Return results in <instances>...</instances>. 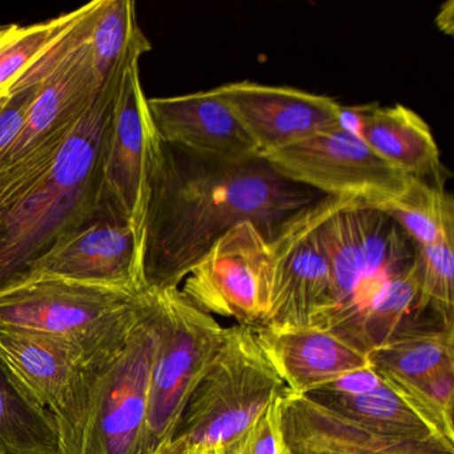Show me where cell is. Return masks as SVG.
I'll return each instance as SVG.
<instances>
[{
  "label": "cell",
  "mask_w": 454,
  "mask_h": 454,
  "mask_svg": "<svg viewBox=\"0 0 454 454\" xmlns=\"http://www.w3.org/2000/svg\"><path fill=\"white\" fill-rule=\"evenodd\" d=\"M325 196L292 182L262 155H201L160 139L151 168L142 232L147 288H179L223 235L244 222L268 241Z\"/></svg>",
  "instance_id": "1"
},
{
  "label": "cell",
  "mask_w": 454,
  "mask_h": 454,
  "mask_svg": "<svg viewBox=\"0 0 454 454\" xmlns=\"http://www.w3.org/2000/svg\"><path fill=\"white\" fill-rule=\"evenodd\" d=\"M121 76L105 84L66 142L0 169V294L20 286L58 239L99 217L100 161Z\"/></svg>",
  "instance_id": "2"
},
{
  "label": "cell",
  "mask_w": 454,
  "mask_h": 454,
  "mask_svg": "<svg viewBox=\"0 0 454 454\" xmlns=\"http://www.w3.org/2000/svg\"><path fill=\"white\" fill-rule=\"evenodd\" d=\"M321 238L332 273L326 331L365 350L361 344L364 320L398 281L413 272V243L382 209L342 198H331Z\"/></svg>",
  "instance_id": "3"
},
{
  "label": "cell",
  "mask_w": 454,
  "mask_h": 454,
  "mask_svg": "<svg viewBox=\"0 0 454 454\" xmlns=\"http://www.w3.org/2000/svg\"><path fill=\"white\" fill-rule=\"evenodd\" d=\"M145 291L34 278L0 294V328L58 337L78 350L87 365L95 366L123 347L142 309Z\"/></svg>",
  "instance_id": "4"
},
{
  "label": "cell",
  "mask_w": 454,
  "mask_h": 454,
  "mask_svg": "<svg viewBox=\"0 0 454 454\" xmlns=\"http://www.w3.org/2000/svg\"><path fill=\"white\" fill-rule=\"evenodd\" d=\"M286 392L254 328L231 326L193 387L168 448L200 445L230 451L268 403Z\"/></svg>",
  "instance_id": "5"
},
{
  "label": "cell",
  "mask_w": 454,
  "mask_h": 454,
  "mask_svg": "<svg viewBox=\"0 0 454 454\" xmlns=\"http://www.w3.org/2000/svg\"><path fill=\"white\" fill-rule=\"evenodd\" d=\"M150 289L158 345L142 454H161L171 443L185 403L216 355L227 328L196 308L180 288Z\"/></svg>",
  "instance_id": "6"
},
{
  "label": "cell",
  "mask_w": 454,
  "mask_h": 454,
  "mask_svg": "<svg viewBox=\"0 0 454 454\" xmlns=\"http://www.w3.org/2000/svg\"><path fill=\"white\" fill-rule=\"evenodd\" d=\"M0 358L54 417L63 454H91L95 385L105 361L89 366L78 350L58 337L6 328H0Z\"/></svg>",
  "instance_id": "7"
},
{
  "label": "cell",
  "mask_w": 454,
  "mask_h": 454,
  "mask_svg": "<svg viewBox=\"0 0 454 454\" xmlns=\"http://www.w3.org/2000/svg\"><path fill=\"white\" fill-rule=\"evenodd\" d=\"M286 179L332 198L353 199L382 208L408 190L413 177L390 166L341 126L265 153Z\"/></svg>",
  "instance_id": "8"
},
{
  "label": "cell",
  "mask_w": 454,
  "mask_h": 454,
  "mask_svg": "<svg viewBox=\"0 0 454 454\" xmlns=\"http://www.w3.org/2000/svg\"><path fill=\"white\" fill-rule=\"evenodd\" d=\"M156 345L155 308L147 288L123 347L98 369L91 454H142Z\"/></svg>",
  "instance_id": "9"
},
{
  "label": "cell",
  "mask_w": 454,
  "mask_h": 454,
  "mask_svg": "<svg viewBox=\"0 0 454 454\" xmlns=\"http://www.w3.org/2000/svg\"><path fill=\"white\" fill-rule=\"evenodd\" d=\"M332 196L297 212L270 241L273 280L270 310L259 326L270 329L328 328L332 273L321 224Z\"/></svg>",
  "instance_id": "10"
},
{
  "label": "cell",
  "mask_w": 454,
  "mask_h": 454,
  "mask_svg": "<svg viewBox=\"0 0 454 454\" xmlns=\"http://www.w3.org/2000/svg\"><path fill=\"white\" fill-rule=\"evenodd\" d=\"M159 142L140 82L139 62H134L121 76L103 145L99 216L129 224L140 236Z\"/></svg>",
  "instance_id": "11"
},
{
  "label": "cell",
  "mask_w": 454,
  "mask_h": 454,
  "mask_svg": "<svg viewBox=\"0 0 454 454\" xmlns=\"http://www.w3.org/2000/svg\"><path fill=\"white\" fill-rule=\"evenodd\" d=\"M272 280L270 241L256 225L244 222L212 246L180 291L203 312L254 328L267 317Z\"/></svg>",
  "instance_id": "12"
},
{
  "label": "cell",
  "mask_w": 454,
  "mask_h": 454,
  "mask_svg": "<svg viewBox=\"0 0 454 454\" xmlns=\"http://www.w3.org/2000/svg\"><path fill=\"white\" fill-rule=\"evenodd\" d=\"M98 4L99 0L89 4L70 51L39 84L22 131L0 163V169L22 160L52 140L67 137L99 97L105 84L95 70L91 49Z\"/></svg>",
  "instance_id": "13"
},
{
  "label": "cell",
  "mask_w": 454,
  "mask_h": 454,
  "mask_svg": "<svg viewBox=\"0 0 454 454\" xmlns=\"http://www.w3.org/2000/svg\"><path fill=\"white\" fill-rule=\"evenodd\" d=\"M42 278L145 291L142 236L129 224L97 217L58 239L28 267L22 283Z\"/></svg>",
  "instance_id": "14"
},
{
  "label": "cell",
  "mask_w": 454,
  "mask_h": 454,
  "mask_svg": "<svg viewBox=\"0 0 454 454\" xmlns=\"http://www.w3.org/2000/svg\"><path fill=\"white\" fill-rule=\"evenodd\" d=\"M214 91L238 116L260 155L340 126L342 106L324 95L249 81L223 84Z\"/></svg>",
  "instance_id": "15"
},
{
  "label": "cell",
  "mask_w": 454,
  "mask_h": 454,
  "mask_svg": "<svg viewBox=\"0 0 454 454\" xmlns=\"http://www.w3.org/2000/svg\"><path fill=\"white\" fill-rule=\"evenodd\" d=\"M254 332L265 357L292 395H308L371 366L368 352L325 329L254 326Z\"/></svg>",
  "instance_id": "16"
},
{
  "label": "cell",
  "mask_w": 454,
  "mask_h": 454,
  "mask_svg": "<svg viewBox=\"0 0 454 454\" xmlns=\"http://www.w3.org/2000/svg\"><path fill=\"white\" fill-rule=\"evenodd\" d=\"M283 434L288 454H454L450 443L387 437L289 392L283 400Z\"/></svg>",
  "instance_id": "17"
},
{
  "label": "cell",
  "mask_w": 454,
  "mask_h": 454,
  "mask_svg": "<svg viewBox=\"0 0 454 454\" xmlns=\"http://www.w3.org/2000/svg\"><path fill=\"white\" fill-rule=\"evenodd\" d=\"M148 110L164 143L201 155L247 158L260 155L238 116L214 90L148 99Z\"/></svg>",
  "instance_id": "18"
},
{
  "label": "cell",
  "mask_w": 454,
  "mask_h": 454,
  "mask_svg": "<svg viewBox=\"0 0 454 454\" xmlns=\"http://www.w3.org/2000/svg\"><path fill=\"white\" fill-rule=\"evenodd\" d=\"M360 137L374 153L413 179L443 183L440 148L429 124L403 105H371Z\"/></svg>",
  "instance_id": "19"
},
{
  "label": "cell",
  "mask_w": 454,
  "mask_h": 454,
  "mask_svg": "<svg viewBox=\"0 0 454 454\" xmlns=\"http://www.w3.org/2000/svg\"><path fill=\"white\" fill-rule=\"evenodd\" d=\"M368 357L380 376L395 381L417 382L454 371V326L435 317L411 321Z\"/></svg>",
  "instance_id": "20"
},
{
  "label": "cell",
  "mask_w": 454,
  "mask_h": 454,
  "mask_svg": "<svg viewBox=\"0 0 454 454\" xmlns=\"http://www.w3.org/2000/svg\"><path fill=\"white\" fill-rule=\"evenodd\" d=\"M305 397L333 411L337 416L387 437L409 441H440L454 445L387 384L373 392L361 395H344L317 389Z\"/></svg>",
  "instance_id": "21"
},
{
  "label": "cell",
  "mask_w": 454,
  "mask_h": 454,
  "mask_svg": "<svg viewBox=\"0 0 454 454\" xmlns=\"http://www.w3.org/2000/svg\"><path fill=\"white\" fill-rule=\"evenodd\" d=\"M0 454H63L54 417L0 358Z\"/></svg>",
  "instance_id": "22"
},
{
  "label": "cell",
  "mask_w": 454,
  "mask_h": 454,
  "mask_svg": "<svg viewBox=\"0 0 454 454\" xmlns=\"http://www.w3.org/2000/svg\"><path fill=\"white\" fill-rule=\"evenodd\" d=\"M95 70L103 84L139 62L153 44L140 30L134 0H99L91 31Z\"/></svg>",
  "instance_id": "23"
},
{
  "label": "cell",
  "mask_w": 454,
  "mask_h": 454,
  "mask_svg": "<svg viewBox=\"0 0 454 454\" xmlns=\"http://www.w3.org/2000/svg\"><path fill=\"white\" fill-rule=\"evenodd\" d=\"M380 209L417 246L454 238V200L443 183L414 179L400 198Z\"/></svg>",
  "instance_id": "24"
},
{
  "label": "cell",
  "mask_w": 454,
  "mask_h": 454,
  "mask_svg": "<svg viewBox=\"0 0 454 454\" xmlns=\"http://www.w3.org/2000/svg\"><path fill=\"white\" fill-rule=\"evenodd\" d=\"M86 12V6L35 25L0 26V97Z\"/></svg>",
  "instance_id": "25"
},
{
  "label": "cell",
  "mask_w": 454,
  "mask_h": 454,
  "mask_svg": "<svg viewBox=\"0 0 454 454\" xmlns=\"http://www.w3.org/2000/svg\"><path fill=\"white\" fill-rule=\"evenodd\" d=\"M413 246L419 286L417 315L427 317L430 313L446 326H454V238Z\"/></svg>",
  "instance_id": "26"
},
{
  "label": "cell",
  "mask_w": 454,
  "mask_h": 454,
  "mask_svg": "<svg viewBox=\"0 0 454 454\" xmlns=\"http://www.w3.org/2000/svg\"><path fill=\"white\" fill-rule=\"evenodd\" d=\"M382 380L442 437L454 442V371L442 372L417 382L395 381L384 377Z\"/></svg>",
  "instance_id": "27"
},
{
  "label": "cell",
  "mask_w": 454,
  "mask_h": 454,
  "mask_svg": "<svg viewBox=\"0 0 454 454\" xmlns=\"http://www.w3.org/2000/svg\"><path fill=\"white\" fill-rule=\"evenodd\" d=\"M275 398L247 427L227 454H288L283 434V400Z\"/></svg>",
  "instance_id": "28"
},
{
  "label": "cell",
  "mask_w": 454,
  "mask_h": 454,
  "mask_svg": "<svg viewBox=\"0 0 454 454\" xmlns=\"http://www.w3.org/2000/svg\"><path fill=\"white\" fill-rule=\"evenodd\" d=\"M39 84L41 83L12 86L4 107L0 108V163L22 131Z\"/></svg>",
  "instance_id": "29"
},
{
  "label": "cell",
  "mask_w": 454,
  "mask_h": 454,
  "mask_svg": "<svg viewBox=\"0 0 454 454\" xmlns=\"http://www.w3.org/2000/svg\"><path fill=\"white\" fill-rule=\"evenodd\" d=\"M382 377L372 366L363 371L353 372L336 381L329 382L318 389L329 392L344 393V395H361V393L373 392L384 387ZM317 390V389H316Z\"/></svg>",
  "instance_id": "30"
},
{
  "label": "cell",
  "mask_w": 454,
  "mask_h": 454,
  "mask_svg": "<svg viewBox=\"0 0 454 454\" xmlns=\"http://www.w3.org/2000/svg\"><path fill=\"white\" fill-rule=\"evenodd\" d=\"M454 18H453V0H449L441 7L440 12L435 17V23H437L438 28L442 31L443 34L451 35L454 30Z\"/></svg>",
  "instance_id": "31"
},
{
  "label": "cell",
  "mask_w": 454,
  "mask_h": 454,
  "mask_svg": "<svg viewBox=\"0 0 454 454\" xmlns=\"http://www.w3.org/2000/svg\"><path fill=\"white\" fill-rule=\"evenodd\" d=\"M215 450H219V449H209L206 448V446L195 445L183 449L168 448L161 454H212Z\"/></svg>",
  "instance_id": "32"
},
{
  "label": "cell",
  "mask_w": 454,
  "mask_h": 454,
  "mask_svg": "<svg viewBox=\"0 0 454 454\" xmlns=\"http://www.w3.org/2000/svg\"><path fill=\"white\" fill-rule=\"evenodd\" d=\"M7 95L4 97H0V108L4 107V102H6Z\"/></svg>",
  "instance_id": "33"
},
{
  "label": "cell",
  "mask_w": 454,
  "mask_h": 454,
  "mask_svg": "<svg viewBox=\"0 0 454 454\" xmlns=\"http://www.w3.org/2000/svg\"><path fill=\"white\" fill-rule=\"evenodd\" d=\"M212 454H227L224 450H215Z\"/></svg>",
  "instance_id": "34"
}]
</instances>
